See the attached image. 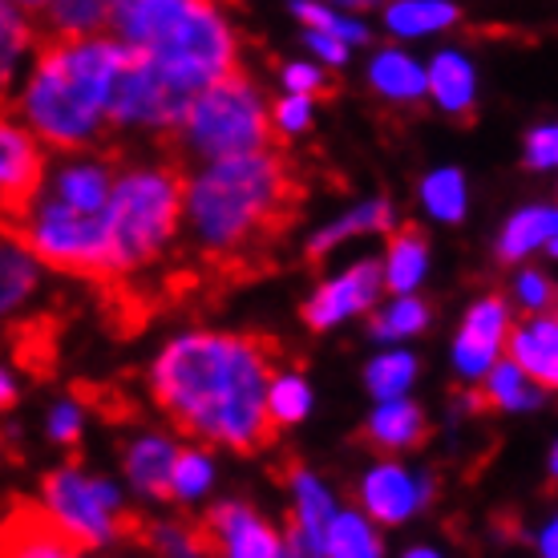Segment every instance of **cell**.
Instances as JSON below:
<instances>
[{"label": "cell", "instance_id": "cell-1", "mask_svg": "<svg viewBox=\"0 0 558 558\" xmlns=\"http://www.w3.org/2000/svg\"><path fill=\"white\" fill-rule=\"evenodd\" d=\"M279 373V344L267 336H182L154 361L150 389L158 409L186 437L255 453L276 441L267 392Z\"/></svg>", "mask_w": 558, "mask_h": 558}, {"label": "cell", "instance_id": "cell-2", "mask_svg": "<svg viewBox=\"0 0 558 558\" xmlns=\"http://www.w3.org/2000/svg\"><path fill=\"white\" fill-rule=\"evenodd\" d=\"M304 198V182L295 179L283 154H247L210 162L186 195V223L195 227L207 252L252 255L271 247L288 227Z\"/></svg>", "mask_w": 558, "mask_h": 558}, {"label": "cell", "instance_id": "cell-3", "mask_svg": "<svg viewBox=\"0 0 558 558\" xmlns=\"http://www.w3.org/2000/svg\"><path fill=\"white\" fill-rule=\"evenodd\" d=\"M134 57L138 49L122 45L118 37L45 41L21 101L28 130L57 150H89L101 126L110 122L118 77L130 70Z\"/></svg>", "mask_w": 558, "mask_h": 558}, {"label": "cell", "instance_id": "cell-4", "mask_svg": "<svg viewBox=\"0 0 558 558\" xmlns=\"http://www.w3.org/2000/svg\"><path fill=\"white\" fill-rule=\"evenodd\" d=\"M113 37L146 53L182 89L203 98L210 85L239 73L231 28L198 0H130L110 4Z\"/></svg>", "mask_w": 558, "mask_h": 558}, {"label": "cell", "instance_id": "cell-5", "mask_svg": "<svg viewBox=\"0 0 558 558\" xmlns=\"http://www.w3.org/2000/svg\"><path fill=\"white\" fill-rule=\"evenodd\" d=\"M186 195H191V182H186V170L179 162L134 170V174L118 179V191L106 207L113 288H118V276L146 267L167 247V239L179 231Z\"/></svg>", "mask_w": 558, "mask_h": 558}, {"label": "cell", "instance_id": "cell-6", "mask_svg": "<svg viewBox=\"0 0 558 558\" xmlns=\"http://www.w3.org/2000/svg\"><path fill=\"white\" fill-rule=\"evenodd\" d=\"M186 146L195 154H207L215 162L227 158H247V154H267L276 134V118L264 110L259 89L243 73H231L219 85H210L207 94L195 101V110L186 118Z\"/></svg>", "mask_w": 558, "mask_h": 558}, {"label": "cell", "instance_id": "cell-7", "mask_svg": "<svg viewBox=\"0 0 558 558\" xmlns=\"http://www.w3.org/2000/svg\"><path fill=\"white\" fill-rule=\"evenodd\" d=\"M4 235L53 271L113 283L106 215H77V210L61 207L57 198H41V207L21 227H4Z\"/></svg>", "mask_w": 558, "mask_h": 558}, {"label": "cell", "instance_id": "cell-8", "mask_svg": "<svg viewBox=\"0 0 558 558\" xmlns=\"http://www.w3.org/2000/svg\"><path fill=\"white\" fill-rule=\"evenodd\" d=\"M45 506L53 510L73 534H82L89 546L106 543V538H122L130 531H146L142 522L122 514V502H118V489L101 477H85L77 474L73 465H61L45 477Z\"/></svg>", "mask_w": 558, "mask_h": 558}, {"label": "cell", "instance_id": "cell-9", "mask_svg": "<svg viewBox=\"0 0 558 558\" xmlns=\"http://www.w3.org/2000/svg\"><path fill=\"white\" fill-rule=\"evenodd\" d=\"M45 158L33 130L4 122L0 126V198H4V227H21L41 207Z\"/></svg>", "mask_w": 558, "mask_h": 558}, {"label": "cell", "instance_id": "cell-10", "mask_svg": "<svg viewBox=\"0 0 558 558\" xmlns=\"http://www.w3.org/2000/svg\"><path fill=\"white\" fill-rule=\"evenodd\" d=\"M89 550L82 534H73L61 518L41 502L9 506L4 514V558H82Z\"/></svg>", "mask_w": 558, "mask_h": 558}, {"label": "cell", "instance_id": "cell-11", "mask_svg": "<svg viewBox=\"0 0 558 558\" xmlns=\"http://www.w3.org/2000/svg\"><path fill=\"white\" fill-rule=\"evenodd\" d=\"M380 292H385V267L364 259V264L349 267L340 279H328L320 292L307 300L304 324L312 332H324V328L340 324L352 312H368V307L377 304Z\"/></svg>", "mask_w": 558, "mask_h": 558}, {"label": "cell", "instance_id": "cell-12", "mask_svg": "<svg viewBox=\"0 0 558 558\" xmlns=\"http://www.w3.org/2000/svg\"><path fill=\"white\" fill-rule=\"evenodd\" d=\"M207 531L215 538V558H283V538L239 502L215 506Z\"/></svg>", "mask_w": 558, "mask_h": 558}, {"label": "cell", "instance_id": "cell-13", "mask_svg": "<svg viewBox=\"0 0 558 558\" xmlns=\"http://www.w3.org/2000/svg\"><path fill=\"white\" fill-rule=\"evenodd\" d=\"M425 498H429V486H417L413 474H405V470H401V465H392V461L377 465L373 474L364 477V486H361L364 510L377 518V522H389V526L405 522V518L413 514Z\"/></svg>", "mask_w": 558, "mask_h": 558}, {"label": "cell", "instance_id": "cell-14", "mask_svg": "<svg viewBox=\"0 0 558 558\" xmlns=\"http://www.w3.org/2000/svg\"><path fill=\"white\" fill-rule=\"evenodd\" d=\"M433 425L425 421L413 401H385V405L364 421V429L356 433V441L377 453H397V449H413L429 441Z\"/></svg>", "mask_w": 558, "mask_h": 558}, {"label": "cell", "instance_id": "cell-15", "mask_svg": "<svg viewBox=\"0 0 558 558\" xmlns=\"http://www.w3.org/2000/svg\"><path fill=\"white\" fill-rule=\"evenodd\" d=\"M179 453L182 449L170 446L167 437H142L138 446H130L126 474L134 482V489L170 502L174 498V465H179Z\"/></svg>", "mask_w": 558, "mask_h": 558}, {"label": "cell", "instance_id": "cell-16", "mask_svg": "<svg viewBox=\"0 0 558 558\" xmlns=\"http://www.w3.org/2000/svg\"><path fill=\"white\" fill-rule=\"evenodd\" d=\"M113 191H118V179L110 174V167L101 162H82V167L61 170L53 182V195L61 207L77 210V215H106Z\"/></svg>", "mask_w": 558, "mask_h": 558}, {"label": "cell", "instance_id": "cell-17", "mask_svg": "<svg viewBox=\"0 0 558 558\" xmlns=\"http://www.w3.org/2000/svg\"><path fill=\"white\" fill-rule=\"evenodd\" d=\"M425 264H429V239H425V231H421L417 223H405L389 239L385 288L405 300V295L417 288V279L425 276Z\"/></svg>", "mask_w": 558, "mask_h": 558}, {"label": "cell", "instance_id": "cell-18", "mask_svg": "<svg viewBox=\"0 0 558 558\" xmlns=\"http://www.w3.org/2000/svg\"><path fill=\"white\" fill-rule=\"evenodd\" d=\"M538 397H543V389H534L531 377L506 356V361L494 364V373L486 377V389L470 392V405L474 409H534Z\"/></svg>", "mask_w": 558, "mask_h": 558}, {"label": "cell", "instance_id": "cell-19", "mask_svg": "<svg viewBox=\"0 0 558 558\" xmlns=\"http://www.w3.org/2000/svg\"><path fill=\"white\" fill-rule=\"evenodd\" d=\"M429 94L437 106L458 118H470L474 110V70L461 53H437L429 65Z\"/></svg>", "mask_w": 558, "mask_h": 558}, {"label": "cell", "instance_id": "cell-20", "mask_svg": "<svg viewBox=\"0 0 558 558\" xmlns=\"http://www.w3.org/2000/svg\"><path fill=\"white\" fill-rule=\"evenodd\" d=\"M373 85H377L385 98L397 101H417L425 89H429V73L421 70L409 53H397V49H385L373 61Z\"/></svg>", "mask_w": 558, "mask_h": 558}, {"label": "cell", "instance_id": "cell-21", "mask_svg": "<svg viewBox=\"0 0 558 558\" xmlns=\"http://www.w3.org/2000/svg\"><path fill=\"white\" fill-rule=\"evenodd\" d=\"M389 227H392V207L385 203V198L364 203V207H356L352 215L336 219L332 227H324L320 235H312V243H307V259H312V264H320L324 255L332 252L340 239L361 235V231H389Z\"/></svg>", "mask_w": 558, "mask_h": 558}, {"label": "cell", "instance_id": "cell-22", "mask_svg": "<svg viewBox=\"0 0 558 558\" xmlns=\"http://www.w3.org/2000/svg\"><path fill=\"white\" fill-rule=\"evenodd\" d=\"M555 235H558V210H543V207L522 210V215H514L510 227H506L498 259H502V264H518L522 255L550 243Z\"/></svg>", "mask_w": 558, "mask_h": 558}, {"label": "cell", "instance_id": "cell-23", "mask_svg": "<svg viewBox=\"0 0 558 558\" xmlns=\"http://www.w3.org/2000/svg\"><path fill=\"white\" fill-rule=\"evenodd\" d=\"M385 21H389V28L401 33V37H421V33L453 25V21H458V9H453V4H437V0H413V4H389V9H385Z\"/></svg>", "mask_w": 558, "mask_h": 558}, {"label": "cell", "instance_id": "cell-24", "mask_svg": "<svg viewBox=\"0 0 558 558\" xmlns=\"http://www.w3.org/2000/svg\"><path fill=\"white\" fill-rule=\"evenodd\" d=\"M324 558H380V538L361 514L344 510V514H336Z\"/></svg>", "mask_w": 558, "mask_h": 558}, {"label": "cell", "instance_id": "cell-25", "mask_svg": "<svg viewBox=\"0 0 558 558\" xmlns=\"http://www.w3.org/2000/svg\"><path fill=\"white\" fill-rule=\"evenodd\" d=\"M510 328H514V324H510L506 300H498V295H486V300H477V304L470 307L461 336H465V340H474V344H482V349L498 352V349H502V340L510 336Z\"/></svg>", "mask_w": 558, "mask_h": 558}, {"label": "cell", "instance_id": "cell-26", "mask_svg": "<svg viewBox=\"0 0 558 558\" xmlns=\"http://www.w3.org/2000/svg\"><path fill=\"white\" fill-rule=\"evenodd\" d=\"M413 377H417V361L409 352H385L368 364V389H373V397H380V405L401 401V392L409 389Z\"/></svg>", "mask_w": 558, "mask_h": 558}, {"label": "cell", "instance_id": "cell-27", "mask_svg": "<svg viewBox=\"0 0 558 558\" xmlns=\"http://www.w3.org/2000/svg\"><path fill=\"white\" fill-rule=\"evenodd\" d=\"M421 198H425L429 215L446 219V223H458L461 210H465V182H461V170H437V174H429L425 186H421Z\"/></svg>", "mask_w": 558, "mask_h": 558}, {"label": "cell", "instance_id": "cell-28", "mask_svg": "<svg viewBox=\"0 0 558 558\" xmlns=\"http://www.w3.org/2000/svg\"><path fill=\"white\" fill-rule=\"evenodd\" d=\"M425 324H429V304H425L421 295H405V300H397L389 312L373 316V332H377L380 340H401V336L421 332Z\"/></svg>", "mask_w": 558, "mask_h": 558}, {"label": "cell", "instance_id": "cell-29", "mask_svg": "<svg viewBox=\"0 0 558 558\" xmlns=\"http://www.w3.org/2000/svg\"><path fill=\"white\" fill-rule=\"evenodd\" d=\"M312 409V392L300 377H276L271 380V392H267V413H271V425L283 429V425H295Z\"/></svg>", "mask_w": 558, "mask_h": 558}, {"label": "cell", "instance_id": "cell-30", "mask_svg": "<svg viewBox=\"0 0 558 558\" xmlns=\"http://www.w3.org/2000/svg\"><path fill=\"white\" fill-rule=\"evenodd\" d=\"M28 292H33V255L4 239V312H16Z\"/></svg>", "mask_w": 558, "mask_h": 558}, {"label": "cell", "instance_id": "cell-31", "mask_svg": "<svg viewBox=\"0 0 558 558\" xmlns=\"http://www.w3.org/2000/svg\"><path fill=\"white\" fill-rule=\"evenodd\" d=\"M292 13L304 16L307 25H312V33H328V37H336V41H344V45L368 41V28L349 21V16L328 13V9H320V4H292Z\"/></svg>", "mask_w": 558, "mask_h": 558}, {"label": "cell", "instance_id": "cell-32", "mask_svg": "<svg viewBox=\"0 0 558 558\" xmlns=\"http://www.w3.org/2000/svg\"><path fill=\"white\" fill-rule=\"evenodd\" d=\"M210 474H215V470H210L207 453L182 449L179 465H174V498H198V494L210 486Z\"/></svg>", "mask_w": 558, "mask_h": 558}, {"label": "cell", "instance_id": "cell-33", "mask_svg": "<svg viewBox=\"0 0 558 558\" xmlns=\"http://www.w3.org/2000/svg\"><path fill=\"white\" fill-rule=\"evenodd\" d=\"M283 85L292 98H332V82L316 65H283Z\"/></svg>", "mask_w": 558, "mask_h": 558}, {"label": "cell", "instance_id": "cell-34", "mask_svg": "<svg viewBox=\"0 0 558 558\" xmlns=\"http://www.w3.org/2000/svg\"><path fill=\"white\" fill-rule=\"evenodd\" d=\"M518 304L526 307V312H550L558 304V295L550 288V279H543L538 271H526V276L518 279Z\"/></svg>", "mask_w": 558, "mask_h": 558}, {"label": "cell", "instance_id": "cell-35", "mask_svg": "<svg viewBox=\"0 0 558 558\" xmlns=\"http://www.w3.org/2000/svg\"><path fill=\"white\" fill-rule=\"evenodd\" d=\"M526 167L531 170L558 167V126H538L526 138Z\"/></svg>", "mask_w": 558, "mask_h": 558}, {"label": "cell", "instance_id": "cell-36", "mask_svg": "<svg viewBox=\"0 0 558 558\" xmlns=\"http://www.w3.org/2000/svg\"><path fill=\"white\" fill-rule=\"evenodd\" d=\"M271 118H276L279 138H288V134H295V130H304L307 122H312V101L307 98H283L276 110H271Z\"/></svg>", "mask_w": 558, "mask_h": 558}, {"label": "cell", "instance_id": "cell-37", "mask_svg": "<svg viewBox=\"0 0 558 558\" xmlns=\"http://www.w3.org/2000/svg\"><path fill=\"white\" fill-rule=\"evenodd\" d=\"M49 433H53V441H65V446H73L77 437H82V409L77 405H57L53 417H49Z\"/></svg>", "mask_w": 558, "mask_h": 558}, {"label": "cell", "instance_id": "cell-38", "mask_svg": "<svg viewBox=\"0 0 558 558\" xmlns=\"http://www.w3.org/2000/svg\"><path fill=\"white\" fill-rule=\"evenodd\" d=\"M307 45H312V53H320L324 61H332V65L349 61V45L328 37V33H307Z\"/></svg>", "mask_w": 558, "mask_h": 558}, {"label": "cell", "instance_id": "cell-39", "mask_svg": "<svg viewBox=\"0 0 558 558\" xmlns=\"http://www.w3.org/2000/svg\"><path fill=\"white\" fill-rule=\"evenodd\" d=\"M534 380H538L543 389H558V352L543 364V368H538V373H534Z\"/></svg>", "mask_w": 558, "mask_h": 558}, {"label": "cell", "instance_id": "cell-40", "mask_svg": "<svg viewBox=\"0 0 558 558\" xmlns=\"http://www.w3.org/2000/svg\"><path fill=\"white\" fill-rule=\"evenodd\" d=\"M543 558H558V518L543 531Z\"/></svg>", "mask_w": 558, "mask_h": 558}, {"label": "cell", "instance_id": "cell-41", "mask_svg": "<svg viewBox=\"0 0 558 558\" xmlns=\"http://www.w3.org/2000/svg\"><path fill=\"white\" fill-rule=\"evenodd\" d=\"M0 389H4V405H13V401H16V389H13V377H4V385H0Z\"/></svg>", "mask_w": 558, "mask_h": 558}, {"label": "cell", "instance_id": "cell-42", "mask_svg": "<svg viewBox=\"0 0 558 558\" xmlns=\"http://www.w3.org/2000/svg\"><path fill=\"white\" fill-rule=\"evenodd\" d=\"M405 558H441V555H433V550H425V546H417V550H409Z\"/></svg>", "mask_w": 558, "mask_h": 558}, {"label": "cell", "instance_id": "cell-43", "mask_svg": "<svg viewBox=\"0 0 558 558\" xmlns=\"http://www.w3.org/2000/svg\"><path fill=\"white\" fill-rule=\"evenodd\" d=\"M550 477L558 482V446H555V453H550Z\"/></svg>", "mask_w": 558, "mask_h": 558}]
</instances>
